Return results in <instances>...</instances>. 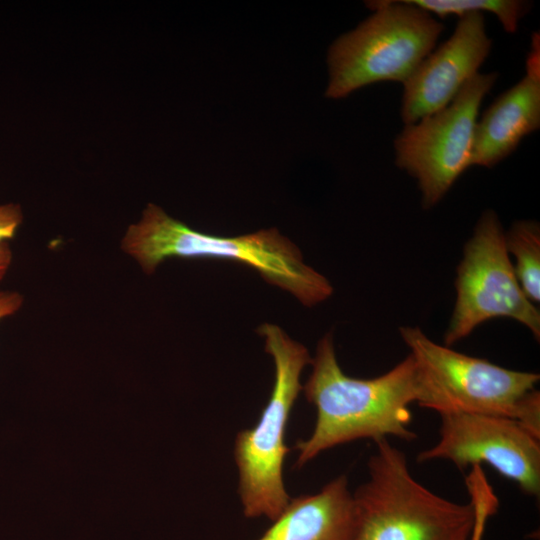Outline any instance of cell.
Masks as SVG:
<instances>
[{"instance_id": "18", "label": "cell", "mask_w": 540, "mask_h": 540, "mask_svg": "<svg viewBox=\"0 0 540 540\" xmlns=\"http://www.w3.org/2000/svg\"><path fill=\"white\" fill-rule=\"evenodd\" d=\"M23 304V296L15 291L0 290V321L14 315Z\"/></svg>"}, {"instance_id": "6", "label": "cell", "mask_w": 540, "mask_h": 540, "mask_svg": "<svg viewBox=\"0 0 540 540\" xmlns=\"http://www.w3.org/2000/svg\"><path fill=\"white\" fill-rule=\"evenodd\" d=\"M415 369L416 402L441 414L476 413L514 419L539 374L510 370L432 341L418 327H400Z\"/></svg>"}, {"instance_id": "3", "label": "cell", "mask_w": 540, "mask_h": 540, "mask_svg": "<svg viewBox=\"0 0 540 540\" xmlns=\"http://www.w3.org/2000/svg\"><path fill=\"white\" fill-rule=\"evenodd\" d=\"M369 479L353 495L355 540H471V502L445 499L411 474L405 454L387 438L375 442Z\"/></svg>"}, {"instance_id": "16", "label": "cell", "mask_w": 540, "mask_h": 540, "mask_svg": "<svg viewBox=\"0 0 540 540\" xmlns=\"http://www.w3.org/2000/svg\"><path fill=\"white\" fill-rule=\"evenodd\" d=\"M22 219L19 205L12 203L0 205V245L14 238Z\"/></svg>"}, {"instance_id": "11", "label": "cell", "mask_w": 540, "mask_h": 540, "mask_svg": "<svg viewBox=\"0 0 540 540\" xmlns=\"http://www.w3.org/2000/svg\"><path fill=\"white\" fill-rule=\"evenodd\" d=\"M524 77L484 111L474 131L471 166L493 167L540 127V36L534 32Z\"/></svg>"}, {"instance_id": "2", "label": "cell", "mask_w": 540, "mask_h": 540, "mask_svg": "<svg viewBox=\"0 0 540 540\" xmlns=\"http://www.w3.org/2000/svg\"><path fill=\"white\" fill-rule=\"evenodd\" d=\"M121 248L146 274L171 257L217 258L252 267L306 306L326 300L333 292L328 279L305 264L296 245L275 228L216 236L196 231L149 203L140 220L127 228Z\"/></svg>"}, {"instance_id": "8", "label": "cell", "mask_w": 540, "mask_h": 540, "mask_svg": "<svg viewBox=\"0 0 540 540\" xmlns=\"http://www.w3.org/2000/svg\"><path fill=\"white\" fill-rule=\"evenodd\" d=\"M498 74L478 73L441 110L407 124L394 140L395 163L414 177L422 205H436L471 166L479 108Z\"/></svg>"}, {"instance_id": "14", "label": "cell", "mask_w": 540, "mask_h": 540, "mask_svg": "<svg viewBox=\"0 0 540 540\" xmlns=\"http://www.w3.org/2000/svg\"><path fill=\"white\" fill-rule=\"evenodd\" d=\"M415 6L444 19L461 17L472 11L490 12L497 16L503 29L515 33L520 20L529 12L532 3L519 0H408Z\"/></svg>"}, {"instance_id": "17", "label": "cell", "mask_w": 540, "mask_h": 540, "mask_svg": "<svg viewBox=\"0 0 540 540\" xmlns=\"http://www.w3.org/2000/svg\"><path fill=\"white\" fill-rule=\"evenodd\" d=\"M473 507L475 510V526L471 540H482L486 521L495 512V508L491 502L485 499L475 500Z\"/></svg>"}, {"instance_id": "9", "label": "cell", "mask_w": 540, "mask_h": 540, "mask_svg": "<svg viewBox=\"0 0 540 540\" xmlns=\"http://www.w3.org/2000/svg\"><path fill=\"white\" fill-rule=\"evenodd\" d=\"M440 418L439 440L418 454L419 463L445 459L459 469L485 463L525 494L539 496V439L517 421L476 413H446Z\"/></svg>"}, {"instance_id": "1", "label": "cell", "mask_w": 540, "mask_h": 540, "mask_svg": "<svg viewBox=\"0 0 540 540\" xmlns=\"http://www.w3.org/2000/svg\"><path fill=\"white\" fill-rule=\"evenodd\" d=\"M311 365L302 390L316 408V422L311 435L295 444L297 468L325 450L355 440L417 438L409 428V405L417 398L416 369L410 354L378 377H350L342 371L332 334L327 333L318 342Z\"/></svg>"}, {"instance_id": "13", "label": "cell", "mask_w": 540, "mask_h": 540, "mask_svg": "<svg viewBox=\"0 0 540 540\" xmlns=\"http://www.w3.org/2000/svg\"><path fill=\"white\" fill-rule=\"evenodd\" d=\"M508 254L515 259L513 265L518 283L532 303L540 301V227L535 221L521 220L512 224L505 233Z\"/></svg>"}, {"instance_id": "19", "label": "cell", "mask_w": 540, "mask_h": 540, "mask_svg": "<svg viewBox=\"0 0 540 540\" xmlns=\"http://www.w3.org/2000/svg\"><path fill=\"white\" fill-rule=\"evenodd\" d=\"M12 257H13V254H12V251L8 242L1 244L0 245V281L6 275L12 263Z\"/></svg>"}, {"instance_id": "4", "label": "cell", "mask_w": 540, "mask_h": 540, "mask_svg": "<svg viewBox=\"0 0 540 540\" xmlns=\"http://www.w3.org/2000/svg\"><path fill=\"white\" fill-rule=\"evenodd\" d=\"M257 331L274 362V384L257 424L237 433L234 458L244 516L273 521L291 500L283 480V464L290 450L285 436L291 410L303 389L301 373L312 358L304 345L277 325L264 323Z\"/></svg>"}, {"instance_id": "10", "label": "cell", "mask_w": 540, "mask_h": 540, "mask_svg": "<svg viewBox=\"0 0 540 540\" xmlns=\"http://www.w3.org/2000/svg\"><path fill=\"white\" fill-rule=\"evenodd\" d=\"M492 41L484 12L461 17L448 40L433 50L403 84L401 118L413 124L447 106L488 57Z\"/></svg>"}, {"instance_id": "12", "label": "cell", "mask_w": 540, "mask_h": 540, "mask_svg": "<svg viewBox=\"0 0 540 540\" xmlns=\"http://www.w3.org/2000/svg\"><path fill=\"white\" fill-rule=\"evenodd\" d=\"M257 540H355V510L342 475L318 493L291 498Z\"/></svg>"}, {"instance_id": "15", "label": "cell", "mask_w": 540, "mask_h": 540, "mask_svg": "<svg viewBox=\"0 0 540 540\" xmlns=\"http://www.w3.org/2000/svg\"><path fill=\"white\" fill-rule=\"evenodd\" d=\"M528 433L540 440V393L533 389L519 402L514 417Z\"/></svg>"}, {"instance_id": "7", "label": "cell", "mask_w": 540, "mask_h": 540, "mask_svg": "<svg viewBox=\"0 0 540 540\" xmlns=\"http://www.w3.org/2000/svg\"><path fill=\"white\" fill-rule=\"evenodd\" d=\"M456 301L444 336L449 347L483 322L510 318L540 337V312L522 291L505 246L497 214L482 213L457 268Z\"/></svg>"}, {"instance_id": "5", "label": "cell", "mask_w": 540, "mask_h": 540, "mask_svg": "<svg viewBox=\"0 0 540 540\" xmlns=\"http://www.w3.org/2000/svg\"><path fill=\"white\" fill-rule=\"evenodd\" d=\"M366 6L373 13L328 50V98H344L382 81L404 84L433 51L444 29L408 0H374Z\"/></svg>"}]
</instances>
